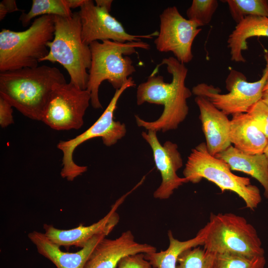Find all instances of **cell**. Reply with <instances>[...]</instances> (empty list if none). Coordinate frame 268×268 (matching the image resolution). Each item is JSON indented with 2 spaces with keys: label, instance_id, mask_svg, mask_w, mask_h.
<instances>
[{
  "label": "cell",
  "instance_id": "30bf717a",
  "mask_svg": "<svg viewBox=\"0 0 268 268\" xmlns=\"http://www.w3.org/2000/svg\"><path fill=\"white\" fill-rule=\"evenodd\" d=\"M166 65L168 72L172 76V89L169 99L164 106L161 116L154 121H146L135 115L138 127L147 131L152 130L163 133L176 130L186 118L189 113L187 99L192 95V91L185 84L188 68L175 57L163 59L156 67L152 73L156 74L158 68Z\"/></svg>",
  "mask_w": 268,
  "mask_h": 268
},
{
  "label": "cell",
  "instance_id": "4fadbf2b",
  "mask_svg": "<svg viewBox=\"0 0 268 268\" xmlns=\"http://www.w3.org/2000/svg\"><path fill=\"white\" fill-rule=\"evenodd\" d=\"M156 133L155 131L148 130L142 132L141 134L151 148L155 165L161 177V184L154 191L153 197L157 199L166 200L175 190L188 181L177 174L183 164L178 145L171 141H166L161 144Z\"/></svg>",
  "mask_w": 268,
  "mask_h": 268
},
{
  "label": "cell",
  "instance_id": "f1b7e54d",
  "mask_svg": "<svg viewBox=\"0 0 268 268\" xmlns=\"http://www.w3.org/2000/svg\"><path fill=\"white\" fill-rule=\"evenodd\" d=\"M117 268H152V266L145 259V254L139 253L123 258L119 261Z\"/></svg>",
  "mask_w": 268,
  "mask_h": 268
},
{
  "label": "cell",
  "instance_id": "603a6c76",
  "mask_svg": "<svg viewBox=\"0 0 268 268\" xmlns=\"http://www.w3.org/2000/svg\"><path fill=\"white\" fill-rule=\"evenodd\" d=\"M72 13L66 0H33L30 10L26 13H22L19 19L25 27L30 24L32 19L41 16L52 15L69 17Z\"/></svg>",
  "mask_w": 268,
  "mask_h": 268
},
{
  "label": "cell",
  "instance_id": "484cf974",
  "mask_svg": "<svg viewBox=\"0 0 268 268\" xmlns=\"http://www.w3.org/2000/svg\"><path fill=\"white\" fill-rule=\"evenodd\" d=\"M264 256L255 258L230 255L215 254L212 268H265Z\"/></svg>",
  "mask_w": 268,
  "mask_h": 268
},
{
  "label": "cell",
  "instance_id": "7c38bea8",
  "mask_svg": "<svg viewBox=\"0 0 268 268\" xmlns=\"http://www.w3.org/2000/svg\"><path fill=\"white\" fill-rule=\"evenodd\" d=\"M78 12L80 18L82 40L88 45L98 40L120 43L139 41L141 38L151 39L158 34L157 31L143 35L129 34L110 12L96 6L92 0H85Z\"/></svg>",
  "mask_w": 268,
  "mask_h": 268
},
{
  "label": "cell",
  "instance_id": "4dcf8cb0",
  "mask_svg": "<svg viewBox=\"0 0 268 268\" xmlns=\"http://www.w3.org/2000/svg\"><path fill=\"white\" fill-rule=\"evenodd\" d=\"M21 11L16 4L15 0H3L0 2V20L1 21L7 13Z\"/></svg>",
  "mask_w": 268,
  "mask_h": 268
},
{
  "label": "cell",
  "instance_id": "7402d4cb",
  "mask_svg": "<svg viewBox=\"0 0 268 268\" xmlns=\"http://www.w3.org/2000/svg\"><path fill=\"white\" fill-rule=\"evenodd\" d=\"M172 88L171 82H166L163 76L151 73L146 81L139 84L136 90V104L145 102L161 105L166 104Z\"/></svg>",
  "mask_w": 268,
  "mask_h": 268
},
{
  "label": "cell",
  "instance_id": "f546056e",
  "mask_svg": "<svg viewBox=\"0 0 268 268\" xmlns=\"http://www.w3.org/2000/svg\"><path fill=\"white\" fill-rule=\"evenodd\" d=\"M12 106L6 100L0 97V125L5 128L14 123Z\"/></svg>",
  "mask_w": 268,
  "mask_h": 268
},
{
  "label": "cell",
  "instance_id": "5b68a950",
  "mask_svg": "<svg viewBox=\"0 0 268 268\" xmlns=\"http://www.w3.org/2000/svg\"><path fill=\"white\" fill-rule=\"evenodd\" d=\"M54 15L34 19L27 29L15 31L2 29L0 32V71L38 66L49 53L48 43L54 38Z\"/></svg>",
  "mask_w": 268,
  "mask_h": 268
},
{
  "label": "cell",
  "instance_id": "e0dca14e",
  "mask_svg": "<svg viewBox=\"0 0 268 268\" xmlns=\"http://www.w3.org/2000/svg\"><path fill=\"white\" fill-rule=\"evenodd\" d=\"M106 236L104 234L96 235L81 250L71 253L62 251L60 247L51 241L44 233L33 231L28 234L38 252L51 261L57 268H84L94 249Z\"/></svg>",
  "mask_w": 268,
  "mask_h": 268
},
{
  "label": "cell",
  "instance_id": "d590c367",
  "mask_svg": "<svg viewBox=\"0 0 268 268\" xmlns=\"http://www.w3.org/2000/svg\"><path fill=\"white\" fill-rule=\"evenodd\" d=\"M264 154L266 155L268 160V143L264 150Z\"/></svg>",
  "mask_w": 268,
  "mask_h": 268
},
{
  "label": "cell",
  "instance_id": "3957f363",
  "mask_svg": "<svg viewBox=\"0 0 268 268\" xmlns=\"http://www.w3.org/2000/svg\"><path fill=\"white\" fill-rule=\"evenodd\" d=\"M203 248L213 254L255 258L264 256L262 242L255 227L232 213H211L209 221L197 233Z\"/></svg>",
  "mask_w": 268,
  "mask_h": 268
},
{
  "label": "cell",
  "instance_id": "9c48e42d",
  "mask_svg": "<svg viewBox=\"0 0 268 268\" xmlns=\"http://www.w3.org/2000/svg\"><path fill=\"white\" fill-rule=\"evenodd\" d=\"M91 103V94L70 82L58 84L52 91L41 121L57 131L78 130Z\"/></svg>",
  "mask_w": 268,
  "mask_h": 268
},
{
  "label": "cell",
  "instance_id": "d6a6232c",
  "mask_svg": "<svg viewBox=\"0 0 268 268\" xmlns=\"http://www.w3.org/2000/svg\"><path fill=\"white\" fill-rule=\"evenodd\" d=\"M85 0H66V2L69 8L80 7L85 2Z\"/></svg>",
  "mask_w": 268,
  "mask_h": 268
},
{
  "label": "cell",
  "instance_id": "8fae6325",
  "mask_svg": "<svg viewBox=\"0 0 268 268\" xmlns=\"http://www.w3.org/2000/svg\"><path fill=\"white\" fill-rule=\"evenodd\" d=\"M160 29L154 43L160 52H172L180 63L193 58L192 47L201 31L195 22L184 17L175 6H169L160 14Z\"/></svg>",
  "mask_w": 268,
  "mask_h": 268
},
{
  "label": "cell",
  "instance_id": "6da1fadb",
  "mask_svg": "<svg viewBox=\"0 0 268 268\" xmlns=\"http://www.w3.org/2000/svg\"><path fill=\"white\" fill-rule=\"evenodd\" d=\"M66 82L59 69L47 65L0 72V97L24 116L41 121L54 88Z\"/></svg>",
  "mask_w": 268,
  "mask_h": 268
},
{
  "label": "cell",
  "instance_id": "d6986e66",
  "mask_svg": "<svg viewBox=\"0 0 268 268\" xmlns=\"http://www.w3.org/2000/svg\"><path fill=\"white\" fill-rule=\"evenodd\" d=\"M214 156L228 163L231 170L256 179L263 187L264 197L268 200V160L264 153L248 154L230 145Z\"/></svg>",
  "mask_w": 268,
  "mask_h": 268
},
{
  "label": "cell",
  "instance_id": "4316f807",
  "mask_svg": "<svg viewBox=\"0 0 268 268\" xmlns=\"http://www.w3.org/2000/svg\"><path fill=\"white\" fill-rule=\"evenodd\" d=\"M218 7L216 0H193L186 11L187 16L200 27L204 26L210 22Z\"/></svg>",
  "mask_w": 268,
  "mask_h": 268
},
{
  "label": "cell",
  "instance_id": "44dd1931",
  "mask_svg": "<svg viewBox=\"0 0 268 268\" xmlns=\"http://www.w3.org/2000/svg\"><path fill=\"white\" fill-rule=\"evenodd\" d=\"M169 244L164 251L145 254V259L153 268H176L179 255L187 249L203 246V240L198 233L196 236L186 241L176 239L171 230L168 232Z\"/></svg>",
  "mask_w": 268,
  "mask_h": 268
},
{
  "label": "cell",
  "instance_id": "8992f818",
  "mask_svg": "<svg viewBox=\"0 0 268 268\" xmlns=\"http://www.w3.org/2000/svg\"><path fill=\"white\" fill-rule=\"evenodd\" d=\"M183 175L188 182L196 184L205 179L214 183L222 192L235 193L252 210L262 201L260 191L251 183L250 179L234 174L228 163L209 154L205 142L192 149Z\"/></svg>",
  "mask_w": 268,
  "mask_h": 268
},
{
  "label": "cell",
  "instance_id": "83f0119b",
  "mask_svg": "<svg viewBox=\"0 0 268 268\" xmlns=\"http://www.w3.org/2000/svg\"><path fill=\"white\" fill-rule=\"evenodd\" d=\"M247 113L268 138V105L261 99L254 104Z\"/></svg>",
  "mask_w": 268,
  "mask_h": 268
},
{
  "label": "cell",
  "instance_id": "ba28073f",
  "mask_svg": "<svg viewBox=\"0 0 268 268\" xmlns=\"http://www.w3.org/2000/svg\"><path fill=\"white\" fill-rule=\"evenodd\" d=\"M264 57L265 67L260 79L256 81L249 82L243 73L232 69L225 80L228 93L220 94L219 89L204 83L194 86L192 93L206 98L226 115L247 113L263 96V88L268 77V52L266 50Z\"/></svg>",
  "mask_w": 268,
  "mask_h": 268
},
{
  "label": "cell",
  "instance_id": "ac0fdd59",
  "mask_svg": "<svg viewBox=\"0 0 268 268\" xmlns=\"http://www.w3.org/2000/svg\"><path fill=\"white\" fill-rule=\"evenodd\" d=\"M229 135L234 147L248 154L264 153L268 143L267 137L247 113L233 115Z\"/></svg>",
  "mask_w": 268,
  "mask_h": 268
},
{
  "label": "cell",
  "instance_id": "cb8c5ba5",
  "mask_svg": "<svg viewBox=\"0 0 268 268\" xmlns=\"http://www.w3.org/2000/svg\"><path fill=\"white\" fill-rule=\"evenodd\" d=\"M231 16L239 23L247 16L268 17V0H226Z\"/></svg>",
  "mask_w": 268,
  "mask_h": 268
},
{
  "label": "cell",
  "instance_id": "d4e9b609",
  "mask_svg": "<svg viewBox=\"0 0 268 268\" xmlns=\"http://www.w3.org/2000/svg\"><path fill=\"white\" fill-rule=\"evenodd\" d=\"M214 257L203 248H189L179 255L176 268H212Z\"/></svg>",
  "mask_w": 268,
  "mask_h": 268
},
{
  "label": "cell",
  "instance_id": "e575fe53",
  "mask_svg": "<svg viewBox=\"0 0 268 268\" xmlns=\"http://www.w3.org/2000/svg\"><path fill=\"white\" fill-rule=\"evenodd\" d=\"M262 100L265 103H266L267 105H268V95H266V94H263Z\"/></svg>",
  "mask_w": 268,
  "mask_h": 268
},
{
  "label": "cell",
  "instance_id": "2e32d148",
  "mask_svg": "<svg viewBox=\"0 0 268 268\" xmlns=\"http://www.w3.org/2000/svg\"><path fill=\"white\" fill-rule=\"evenodd\" d=\"M195 101L200 110L207 150L214 156L231 145L229 135L230 121L206 98L197 96Z\"/></svg>",
  "mask_w": 268,
  "mask_h": 268
},
{
  "label": "cell",
  "instance_id": "836d02e7",
  "mask_svg": "<svg viewBox=\"0 0 268 268\" xmlns=\"http://www.w3.org/2000/svg\"><path fill=\"white\" fill-rule=\"evenodd\" d=\"M263 94L268 95V77L263 88Z\"/></svg>",
  "mask_w": 268,
  "mask_h": 268
},
{
  "label": "cell",
  "instance_id": "1f68e13d",
  "mask_svg": "<svg viewBox=\"0 0 268 268\" xmlns=\"http://www.w3.org/2000/svg\"><path fill=\"white\" fill-rule=\"evenodd\" d=\"M113 1L112 0H96L95 3L96 6L110 12Z\"/></svg>",
  "mask_w": 268,
  "mask_h": 268
},
{
  "label": "cell",
  "instance_id": "52a82bcc",
  "mask_svg": "<svg viewBox=\"0 0 268 268\" xmlns=\"http://www.w3.org/2000/svg\"><path fill=\"white\" fill-rule=\"evenodd\" d=\"M134 81L130 77L129 81L120 89L116 90L108 106L96 122L84 132L67 140L60 141L57 148L63 152L61 176L68 181H73L87 170L86 166L76 164L73 159L75 148L89 139L100 137L104 144L111 146L122 139L127 133L124 123L114 119V113L118 100L123 93L130 87L135 86Z\"/></svg>",
  "mask_w": 268,
  "mask_h": 268
},
{
  "label": "cell",
  "instance_id": "ffe728a7",
  "mask_svg": "<svg viewBox=\"0 0 268 268\" xmlns=\"http://www.w3.org/2000/svg\"><path fill=\"white\" fill-rule=\"evenodd\" d=\"M255 36L268 37V17L247 16L237 24L227 40L232 61L246 62L242 52L248 49L247 39Z\"/></svg>",
  "mask_w": 268,
  "mask_h": 268
},
{
  "label": "cell",
  "instance_id": "5bb4252c",
  "mask_svg": "<svg viewBox=\"0 0 268 268\" xmlns=\"http://www.w3.org/2000/svg\"><path fill=\"white\" fill-rule=\"evenodd\" d=\"M140 181L131 190L119 198L112 205L108 213L98 221L89 226L81 224L69 229H60L51 224H44L45 235L60 247L74 246L82 248L94 236L104 234L107 236L118 223L120 219L117 210L126 198L142 183Z\"/></svg>",
  "mask_w": 268,
  "mask_h": 268
},
{
  "label": "cell",
  "instance_id": "7a4b0ae2",
  "mask_svg": "<svg viewBox=\"0 0 268 268\" xmlns=\"http://www.w3.org/2000/svg\"><path fill=\"white\" fill-rule=\"evenodd\" d=\"M89 47L91 64L86 89L91 94L92 106L100 109L103 108L99 98L101 84L107 80L116 90L121 88L135 71L133 62L128 56L137 53L138 48L148 50L150 45L141 40L126 43L107 40L93 42Z\"/></svg>",
  "mask_w": 268,
  "mask_h": 268
},
{
  "label": "cell",
  "instance_id": "277c9868",
  "mask_svg": "<svg viewBox=\"0 0 268 268\" xmlns=\"http://www.w3.org/2000/svg\"><path fill=\"white\" fill-rule=\"evenodd\" d=\"M53 39L47 45L49 53L40 62L58 63L67 71L70 82L78 88L87 89L91 64L89 45L83 43L78 12L69 17L54 15Z\"/></svg>",
  "mask_w": 268,
  "mask_h": 268
},
{
  "label": "cell",
  "instance_id": "9a60e30c",
  "mask_svg": "<svg viewBox=\"0 0 268 268\" xmlns=\"http://www.w3.org/2000/svg\"><path fill=\"white\" fill-rule=\"evenodd\" d=\"M156 251L155 247L135 240L130 230L115 239L101 240L92 252L84 268H116L119 261L128 255Z\"/></svg>",
  "mask_w": 268,
  "mask_h": 268
}]
</instances>
